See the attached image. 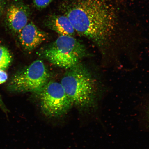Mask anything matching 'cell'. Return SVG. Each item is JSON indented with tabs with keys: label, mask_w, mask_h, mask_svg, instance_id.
<instances>
[{
	"label": "cell",
	"mask_w": 149,
	"mask_h": 149,
	"mask_svg": "<svg viewBox=\"0 0 149 149\" xmlns=\"http://www.w3.org/2000/svg\"><path fill=\"white\" fill-rule=\"evenodd\" d=\"M61 8L76 33L95 43L102 58L113 60L111 44L116 16L109 3L105 0H64Z\"/></svg>",
	"instance_id": "obj_1"
},
{
	"label": "cell",
	"mask_w": 149,
	"mask_h": 149,
	"mask_svg": "<svg viewBox=\"0 0 149 149\" xmlns=\"http://www.w3.org/2000/svg\"><path fill=\"white\" fill-rule=\"evenodd\" d=\"M61 83L73 105L85 110L97 106V82L81 63L67 69Z\"/></svg>",
	"instance_id": "obj_2"
},
{
	"label": "cell",
	"mask_w": 149,
	"mask_h": 149,
	"mask_svg": "<svg viewBox=\"0 0 149 149\" xmlns=\"http://www.w3.org/2000/svg\"><path fill=\"white\" fill-rule=\"evenodd\" d=\"M42 55L55 66L68 69L87 55L84 45L73 36H60L45 48Z\"/></svg>",
	"instance_id": "obj_3"
},
{
	"label": "cell",
	"mask_w": 149,
	"mask_h": 149,
	"mask_svg": "<svg viewBox=\"0 0 149 149\" xmlns=\"http://www.w3.org/2000/svg\"><path fill=\"white\" fill-rule=\"evenodd\" d=\"M50 74L43 61H33L15 74L8 85L11 92L38 93L49 81Z\"/></svg>",
	"instance_id": "obj_4"
},
{
	"label": "cell",
	"mask_w": 149,
	"mask_h": 149,
	"mask_svg": "<svg viewBox=\"0 0 149 149\" xmlns=\"http://www.w3.org/2000/svg\"><path fill=\"white\" fill-rule=\"evenodd\" d=\"M38 94L42 113L49 117L66 114L73 105L61 83L48 81Z\"/></svg>",
	"instance_id": "obj_5"
},
{
	"label": "cell",
	"mask_w": 149,
	"mask_h": 149,
	"mask_svg": "<svg viewBox=\"0 0 149 149\" xmlns=\"http://www.w3.org/2000/svg\"><path fill=\"white\" fill-rule=\"evenodd\" d=\"M18 35L22 47L28 52L36 49L48 38L47 33L42 31L32 22L28 23Z\"/></svg>",
	"instance_id": "obj_6"
},
{
	"label": "cell",
	"mask_w": 149,
	"mask_h": 149,
	"mask_svg": "<svg viewBox=\"0 0 149 149\" xmlns=\"http://www.w3.org/2000/svg\"><path fill=\"white\" fill-rule=\"evenodd\" d=\"M29 11L25 6L20 4L11 5L7 10L6 22L9 29L18 34L28 23Z\"/></svg>",
	"instance_id": "obj_7"
},
{
	"label": "cell",
	"mask_w": 149,
	"mask_h": 149,
	"mask_svg": "<svg viewBox=\"0 0 149 149\" xmlns=\"http://www.w3.org/2000/svg\"><path fill=\"white\" fill-rule=\"evenodd\" d=\"M47 27L60 35L73 36L76 32L68 18L65 15H51L45 21Z\"/></svg>",
	"instance_id": "obj_8"
},
{
	"label": "cell",
	"mask_w": 149,
	"mask_h": 149,
	"mask_svg": "<svg viewBox=\"0 0 149 149\" xmlns=\"http://www.w3.org/2000/svg\"><path fill=\"white\" fill-rule=\"evenodd\" d=\"M12 61V55L8 49L0 45V70H6L10 66Z\"/></svg>",
	"instance_id": "obj_9"
},
{
	"label": "cell",
	"mask_w": 149,
	"mask_h": 149,
	"mask_svg": "<svg viewBox=\"0 0 149 149\" xmlns=\"http://www.w3.org/2000/svg\"><path fill=\"white\" fill-rule=\"evenodd\" d=\"M33 4L36 8L42 9L46 8L53 0H33Z\"/></svg>",
	"instance_id": "obj_10"
},
{
	"label": "cell",
	"mask_w": 149,
	"mask_h": 149,
	"mask_svg": "<svg viewBox=\"0 0 149 149\" xmlns=\"http://www.w3.org/2000/svg\"><path fill=\"white\" fill-rule=\"evenodd\" d=\"M8 79V76L4 70H0V84L4 83Z\"/></svg>",
	"instance_id": "obj_11"
},
{
	"label": "cell",
	"mask_w": 149,
	"mask_h": 149,
	"mask_svg": "<svg viewBox=\"0 0 149 149\" xmlns=\"http://www.w3.org/2000/svg\"><path fill=\"white\" fill-rule=\"evenodd\" d=\"M144 119L146 121L147 127L149 129V106L145 111Z\"/></svg>",
	"instance_id": "obj_12"
},
{
	"label": "cell",
	"mask_w": 149,
	"mask_h": 149,
	"mask_svg": "<svg viewBox=\"0 0 149 149\" xmlns=\"http://www.w3.org/2000/svg\"><path fill=\"white\" fill-rule=\"evenodd\" d=\"M0 108L6 113L8 112V110L7 109L6 107L5 104L3 103L2 99L0 95Z\"/></svg>",
	"instance_id": "obj_13"
},
{
	"label": "cell",
	"mask_w": 149,
	"mask_h": 149,
	"mask_svg": "<svg viewBox=\"0 0 149 149\" xmlns=\"http://www.w3.org/2000/svg\"><path fill=\"white\" fill-rule=\"evenodd\" d=\"M3 9V5L2 1L0 0V17L2 14Z\"/></svg>",
	"instance_id": "obj_14"
}]
</instances>
